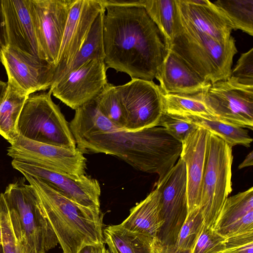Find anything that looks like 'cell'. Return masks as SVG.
<instances>
[{
	"label": "cell",
	"instance_id": "38",
	"mask_svg": "<svg viewBox=\"0 0 253 253\" xmlns=\"http://www.w3.org/2000/svg\"><path fill=\"white\" fill-rule=\"evenodd\" d=\"M7 46L8 39L2 0H0V49L1 50Z\"/></svg>",
	"mask_w": 253,
	"mask_h": 253
},
{
	"label": "cell",
	"instance_id": "45",
	"mask_svg": "<svg viewBox=\"0 0 253 253\" xmlns=\"http://www.w3.org/2000/svg\"><path fill=\"white\" fill-rule=\"evenodd\" d=\"M0 62H1V52L0 49Z\"/></svg>",
	"mask_w": 253,
	"mask_h": 253
},
{
	"label": "cell",
	"instance_id": "23",
	"mask_svg": "<svg viewBox=\"0 0 253 253\" xmlns=\"http://www.w3.org/2000/svg\"><path fill=\"white\" fill-rule=\"evenodd\" d=\"M29 95L7 83L5 95L0 105V135L10 145L17 139V122Z\"/></svg>",
	"mask_w": 253,
	"mask_h": 253
},
{
	"label": "cell",
	"instance_id": "34",
	"mask_svg": "<svg viewBox=\"0 0 253 253\" xmlns=\"http://www.w3.org/2000/svg\"><path fill=\"white\" fill-rule=\"evenodd\" d=\"M229 78L239 84L253 87V48L241 55Z\"/></svg>",
	"mask_w": 253,
	"mask_h": 253
},
{
	"label": "cell",
	"instance_id": "12",
	"mask_svg": "<svg viewBox=\"0 0 253 253\" xmlns=\"http://www.w3.org/2000/svg\"><path fill=\"white\" fill-rule=\"evenodd\" d=\"M7 155L13 159L50 170L78 177L85 174L86 159L77 148L71 150L19 135L8 148Z\"/></svg>",
	"mask_w": 253,
	"mask_h": 253
},
{
	"label": "cell",
	"instance_id": "37",
	"mask_svg": "<svg viewBox=\"0 0 253 253\" xmlns=\"http://www.w3.org/2000/svg\"><path fill=\"white\" fill-rule=\"evenodd\" d=\"M99 1L104 7L117 6L144 7L146 2V0H99Z\"/></svg>",
	"mask_w": 253,
	"mask_h": 253
},
{
	"label": "cell",
	"instance_id": "14",
	"mask_svg": "<svg viewBox=\"0 0 253 253\" xmlns=\"http://www.w3.org/2000/svg\"><path fill=\"white\" fill-rule=\"evenodd\" d=\"M11 165L23 175L38 178L70 200L85 207L100 210L101 188L96 179L86 174L78 177L62 173L15 159Z\"/></svg>",
	"mask_w": 253,
	"mask_h": 253
},
{
	"label": "cell",
	"instance_id": "41",
	"mask_svg": "<svg viewBox=\"0 0 253 253\" xmlns=\"http://www.w3.org/2000/svg\"><path fill=\"white\" fill-rule=\"evenodd\" d=\"M253 165V152L251 151L246 157L244 160L239 166V169H243L245 167L252 166Z\"/></svg>",
	"mask_w": 253,
	"mask_h": 253
},
{
	"label": "cell",
	"instance_id": "6",
	"mask_svg": "<svg viewBox=\"0 0 253 253\" xmlns=\"http://www.w3.org/2000/svg\"><path fill=\"white\" fill-rule=\"evenodd\" d=\"M51 94L49 90L28 96L18 120V133L33 141L75 150L69 125Z\"/></svg>",
	"mask_w": 253,
	"mask_h": 253
},
{
	"label": "cell",
	"instance_id": "15",
	"mask_svg": "<svg viewBox=\"0 0 253 253\" xmlns=\"http://www.w3.org/2000/svg\"><path fill=\"white\" fill-rule=\"evenodd\" d=\"M8 82L28 95L50 88L55 67L46 60L7 46L1 50Z\"/></svg>",
	"mask_w": 253,
	"mask_h": 253
},
{
	"label": "cell",
	"instance_id": "7",
	"mask_svg": "<svg viewBox=\"0 0 253 253\" xmlns=\"http://www.w3.org/2000/svg\"><path fill=\"white\" fill-rule=\"evenodd\" d=\"M232 147L209 131L199 208L204 224L214 229L223 206L232 191Z\"/></svg>",
	"mask_w": 253,
	"mask_h": 253
},
{
	"label": "cell",
	"instance_id": "3",
	"mask_svg": "<svg viewBox=\"0 0 253 253\" xmlns=\"http://www.w3.org/2000/svg\"><path fill=\"white\" fill-rule=\"evenodd\" d=\"M23 175L36 191L43 213L63 253H78L84 246L104 243L100 210L79 205L38 178Z\"/></svg>",
	"mask_w": 253,
	"mask_h": 253
},
{
	"label": "cell",
	"instance_id": "8",
	"mask_svg": "<svg viewBox=\"0 0 253 253\" xmlns=\"http://www.w3.org/2000/svg\"><path fill=\"white\" fill-rule=\"evenodd\" d=\"M126 120L124 129L134 132L158 126L164 111L163 93L153 81L131 79L116 86Z\"/></svg>",
	"mask_w": 253,
	"mask_h": 253
},
{
	"label": "cell",
	"instance_id": "9",
	"mask_svg": "<svg viewBox=\"0 0 253 253\" xmlns=\"http://www.w3.org/2000/svg\"><path fill=\"white\" fill-rule=\"evenodd\" d=\"M160 194L163 221L157 239L168 245H175L180 228L188 214L187 173L179 158L169 172L156 183Z\"/></svg>",
	"mask_w": 253,
	"mask_h": 253
},
{
	"label": "cell",
	"instance_id": "24",
	"mask_svg": "<svg viewBox=\"0 0 253 253\" xmlns=\"http://www.w3.org/2000/svg\"><path fill=\"white\" fill-rule=\"evenodd\" d=\"M103 235L104 242L113 253H151L152 238L126 230L120 224L106 227Z\"/></svg>",
	"mask_w": 253,
	"mask_h": 253
},
{
	"label": "cell",
	"instance_id": "32",
	"mask_svg": "<svg viewBox=\"0 0 253 253\" xmlns=\"http://www.w3.org/2000/svg\"><path fill=\"white\" fill-rule=\"evenodd\" d=\"M0 219L3 253H26L12 223L3 193L0 194Z\"/></svg>",
	"mask_w": 253,
	"mask_h": 253
},
{
	"label": "cell",
	"instance_id": "44",
	"mask_svg": "<svg viewBox=\"0 0 253 253\" xmlns=\"http://www.w3.org/2000/svg\"><path fill=\"white\" fill-rule=\"evenodd\" d=\"M107 253H113V252L109 248H108V249H107Z\"/></svg>",
	"mask_w": 253,
	"mask_h": 253
},
{
	"label": "cell",
	"instance_id": "11",
	"mask_svg": "<svg viewBox=\"0 0 253 253\" xmlns=\"http://www.w3.org/2000/svg\"><path fill=\"white\" fill-rule=\"evenodd\" d=\"M204 102L219 120L253 129V87L239 84L228 78L211 84L205 92Z\"/></svg>",
	"mask_w": 253,
	"mask_h": 253
},
{
	"label": "cell",
	"instance_id": "13",
	"mask_svg": "<svg viewBox=\"0 0 253 253\" xmlns=\"http://www.w3.org/2000/svg\"><path fill=\"white\" fill-rule=\"evenodd\" d=\"M103 60L83 64L52 84L49 90L56 98L76 110L95 98L108 84Z\"/></svg>",
	"mask_w": 253,
	"mask_h": 253
},
{
	"label": "cell",
	"instance_id": "28",
	"mask_svg": "<svg viewBox=\"0 0 253 253\" xmlns=\"http://www.w3.org/2000/svg\"><path fill=\"white\" fill-rule=\"evenodd\" d=\"M205 91L190 95L163 93L164 113L174 116L193 115L218 119L204 102Z\"/></svg>",
	"mask_w": 253,
	"mask_h": 253
},
{
	"label": "cell",
	"instance_id": "35",
	"mask_svg": "<svg viewBox=\"0 0 253 253\" xmlns=\"http://www.w3.org/2000/svg\"><path fill=\"white\" fill-rule=\"evenodd\" d=\"M158 126L165 128L172 137L181 143L190 133L199 127L165 113L161 116Z\"/></svg>",
	"mask_w": 253,
	"mask_h": 253
},
{
	"label": "cell",
	"instance_id": "33",
	"mask_svg": "<svg viewBox=\"0 0 253 253\" xmlns=\"http://www.w3.org/2000/svg\"><path fill=\"white\" fill-rule=\"evenodd\" d=\"M225 238L204 225L191 253H220L225 249Z\"/></svg>",
	"mask_w": 253,
	"mask_h": 253
},
{
	"label": "cell",
	"instance_id": "19",
	"mask_svg": "<svg viewBox=\"0 0 253 253\" xmlns=\"http://www.w3.org/2000/svg\"><path fill=\"white\" fill-rule=\"evenodd\" d=\"M155 78L164 94H195L206 91L211 85L171 49L168 50Z\"/></svg>",
	"mask_w": 253,
	"mask_h": 253
},
{
	"label": "cell",
	"instance_id": "2",
	"mask_svg": "<svg viewBox=\"0 0 253 253\" xmlns=\"http://www.w3.org/2000/svg\"><path fill=\"white\" fill-rule=\"evenodd\" d=\"M103 20L107 68L131 79L152 81L168 49L158 28L142 7L106 6Z\"/></svg>",
	"mask_w": 253,
	"mask_h": 253
},
{
	"label": "cell",
	"instance_id": "22",
	"mask_svg": "<svg viewBox=\"0 0 253 253\" xmlns=\"http://www.w3.org/2000/svg\"><path fill=\"white\" fill-rule=\"evenodd\" d=\"M163 224L160 194L156 188L130 209L129 215L120 225L126 230L154 239Z\"/></svg>",
	"mask_w": 253,
	"mask_h": 253
},
{
	"label": "cell",
	"instance_id": "4",
	"mask_svg": "<svg viewBox=\"0 0 253 253\" xmlns=\"http://www.w3.org/2000/svg\"><path fill=\"white\" fill-rule=\"evenodd\" d=\"M3 194L26 253H45L56 246L58 239L31 184L19 180L9 184Z\"/></svg>",
	"mask_w": 253,
	"mask_h": 253
},
{
	"label": "cell",
	"instance_id": "16",
	"mask_svg": "<svg viewBox=\"0 0 253 253\" xmlns=\"http://www.w3.org/2000/svg\"><path fill=\"white\" fill-rule=\"evenodd\" d=\"M104 7L99 0H73L52 83L62 76L72 63L84 43L94 21Z\"/></svg>",
	"mask_w": 253,
	"mask_h": 253
},
{
	"label": "cell",
	"instance_id": "17",
	"mask_svg": "<svg viewBox=\"0 0 253 253\" xmlns=\"http://www.w3.org/2000/svg\"><path fill=\"white\" fill-rule=\"evenodd\" d=\"M177 21L184 29L220 42L229 41L234 29L226 16L208 0H175Z\"/></svg>",
	"mask_w": 253,
	"mask_h": 253
},
{
	"label": "cell",
	"instance_id": "31",
	"mask_svg": "<svg viewBox=\"0 0 253 253\" xmlns=\"http://www.w3.org/2000/svg\"><path fill=\"white\" fill-rule=\"evenodd\" d=\"M204 225L202 212L199 208L188 212L179 231L175 247L192 252Z\"/></svg>",
	"mask_w": 253,
	"mask_h": 253
},
{
	"label": "cell",
	"instance_id": "1",
	"mask_svg": "<svg viewBox=\"0 0 253 253\" xmlns=\"http://www.w3.org/2000/svg\"><path fill=\"white\" fill-rule=\"evenodd\" d=\"M77 148L83 153L116 156L136 169L158 175L161 180L175 165L182 143L161 126L130 132L118 127L98 110L94 101L80 110L75 121Z\"/></svg>",
	"mask_w": 253,
	"mask_h": 253
},
{
	"label": "cell",
	"instance_id": "27",
	"mask_svg": "<svg viewBox=\"0 0 253 253\" xmlns=\"http://www.w3.org/2000/svg\"><path fill=\"white\" fill-rule=\"evenodd\" d=\"M144 8L162 34L169 50L177 24L175 0H146Z\"/></svg>",
	"mask_w": 253,
	"mask_h": 253
},
{
	"label": "cell",
	"instance_id": "40",
	"mask_svg": "<svg viewBox=\"0 0 253 253\" xmlns=\"http://www.w3.org/2000/svg\"><path fill=\"white\" fill-rule=\"evenodd\" d=\"M78 253H107L104 243H100L84 246Z\"/></svg>",
	"mask_w": 253,
	"mask_h": 253
},
{
	"label": "cell",
	"instance_id": "5",
	"mask_svg": "<svg viewBox=\"0 0 253 253\" xmlns=\"http://www.w3.org/2000/svg\"><path fill=\"white\" fill-rule=\"evenodd\" d=\"M171 49L202 78L211 84L227 79L238 52L233 37L220 42L209 36L183 29L177 24Z\"/></svg>",
	"mask_w": 253,
	"mask_h": 253
},
{
	"label": "cell",
	"instance_id": "18",
	"mask_svg": "<svg viewBox=\"0 0 253 253\" xmlns=\"http://www.w3.org/2000/svg\"><path fill=\"white\" fill-rule=\"evenodd\" d=\"M208 136L209 131L199 126L182 143L180 158L186 169L188 213L199 207Z\"/></svg>",
	"mask_w": 253,
	"mask_h": 253
},
{
	"label": "cell",
	"instance_id": "43",
	"mask_svg": "<svg viewBox=\"0 0 253 253\" xmlns=\"http://www.w3.org/2000/svg\"><path fill=\"white\" fill-rule=\"evenodd\" d=\"M0 245H2V232H1L0 219Z\"/></svg>",
	"mask_w": 253,
	"mask_h": 253
},
{
	"label": "cell",
	"instance_id": "36",
	"mask_svg": "<svg viewBox=\"0 0 253 253\" xmlns=\"http://www.w3.org/2000/svg\"><path fill=\"white\" fill-rule=\"evenodd\" d=\"M151 253H191V251L178 249L174 245L164 244L155 238L151 245Z\"/></svg>",
	"mask_w": 253,
	"mask_h": 253
},
{
	"label": "cell",
	"instance_id": "10",
	"mask_svg": "<svg viewBox=\"0 0 253 253\" xmlns=\"http://www.w3.org/2000/svg\"><path fill=\"white\" fill-rule=\"evenodd\" d=\"M73 0H28L40 57L55 66Z\"/></svg>",
	"mask_w": 253,
	"mask_h": 253
},
{
	"label": "cell",
	"instance_id": "21",
	"mask_svg": "<svg viewBox=\"0 0 253 253\" xmlns=\"http://www.w3.org/2000/svg\"><path fill=\"white\" fill-rule=\"evenodd\" d=\"M224 238L253 231V187L228 197L215 225Z\"/></svg>",
	"mask_w": 253,
	"mask_h": 253
},
{
	"label": "cell",
	"instance_id": "26",
	"mask_svg": "<svg viewBox=\"0 0 253 253\" xmlns=\"http://www.w3.org/2000/svg\"><path fill=\"white\" fill-rule=\"evenodd\" d=\"M105 11V8L104 7L99 12L94 21L81 49L72 63L58 80L88 61L95 59L104 60L103 20Z\"/></svg>",
	"mask_w": 253,
	"mask_h": 253
},
{
	"label": "cell",
	"instance_id": "25",
	"mask_svg": "<svg viewBox=\"0 0 253 253\" xmlns=\"http://www.w3.org/2000/svg\"><path fill=\"white\" fill-rule=\"evenodd\" d=\"M169 115L206 129L223 139L232 147L241 145L249 147L253 141L247 129L224 123L218 119L193 115Z\"/></svg>",
	"mask_w": 253,
	"mask_h": 253
},
{
	"label": "cell",
	"instance_id": "30",
	"mask_svg": "<svg viewBox=\"0 0 253 253\" xmlns=\"http://www.w3.org/2000/svg\"><path fill=\"white\" fill-rule=\"evenodd\" d=\"M94 100L98 110L102 115L115 126L124 129L125 117L117 96L115 85L108 83Z\"/></svg>",
	"mask_w": 253,
	"mask_h": 253
},
{
	"label": "cell",
	"instance_id": "29",
	"mask_svg": "<svg viewBox=\"0 0 253 253\" xmlns=\"http://www.w3.org/2000/svg\"><path fill=\"white\" fill-rule=\"evenodd\" d=\"M212 2L228 19L234 30L253 36V0H217Z\"/></svg>",
	"mask_w": 253,
	"mask_h": 253
},
{
	"label": "cell",
	"instance_id": "39",
	"mask_svg": "<svg viewBox=\"0 0 253 253\" xmlns=\"http://www.w3.org/2000/svg\"><path fill=\"white\" fill-rule=\"evenodd\" d=\"M220 253H253V241L233 246Z\"/></svg>",
	"mask_w": 253,
	"mask_h": 253
},
{
	"label": "cell",
	"instance_id": "20",
	"mask_svg": "<svg viewBox=\"0 0 253 253\" xmlns=\"http://www.w3.org/2000/svg\"><path fill=\"white\" fill-rule=\"evenodd\" d=\"M2 5L8 46L30 55L40 57L39 47L29 10L28 0H2Z\"/></svg>",
	"mask_w": 253,
	"mask_h": 253
},
{
	"label": "cell",
	"instance_id": "42",
	"mask_svg": "<svg viewBox=\"0 0 253 253\" xmlns=\"http://www.w3.org/2000/svg\"><path fill=\"white\" fill-rule=\"evenodd\" d=\"M7 89V83L0 80V105L3 100Z\"/></svg>",
	"mask_w": 253,
	"mask_h": 253
}]
</instances>
